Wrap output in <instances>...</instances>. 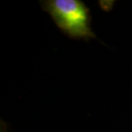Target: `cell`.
<instances>
[{"instance_id": "cell-1", "label": "cell", "mask_w": 132, "mask_h": 132, "mask_svg": "<svg viewBox=\"0 0 132 132\" xmlns=\"http://www.w3.org/2000/svg\"><path fill=\"white\" fill-rule=\"evenodd\" d=\"M44 10L51 15L60 29L76 39L94 38L90 27L88 7L80 0H47L42 2Z\"/></svg>"}]
</instances>
